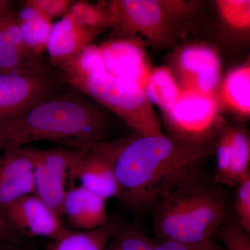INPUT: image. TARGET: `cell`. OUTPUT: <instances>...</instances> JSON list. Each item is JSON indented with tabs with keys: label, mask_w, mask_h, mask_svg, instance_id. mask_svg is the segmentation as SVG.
<instances>
[{
	"label": "cell",
	"mask_w": 250,
	"mask_h": 250,
	"mask_svg": "<svg viewBox=\"0 0 250 250\" xmlns=\"http://www.w3.org/2000/svg\"><path fill=\"white\" fill-rule=\"evenodd\" d=\"M218 135L188 138L174 134L118 139L116 172L122 204L149 209L166 191L214 155Z\"/></svg>",
	"instance_id": "cell-1"
},
{
	"label": "cell",
	"mask_w": 250,
	"mask_h": 250,
	"mask_svg": "<svg viewBox=\"0 0 250 250\" xmlns=\"http://www.w3.org/2000/svg\"><path fill=\"white\" fill-rule=\"evenodd\" d=\"M75 89L62 90L27 113L0 125V154L38 141L87 149L108 141L113 124L108 113Z\"/></svg>",
	"instance_id": "cell-2"
},
{
	"label": "cell",
	"mask_w": 250,
	"mask_h": 250,
	"mask_svg": "<svg viewBox=\"0 0 250 250\" xmlns=\"http://www.w3.org/2000/svg\"><path fill=\"white\" fill-rule=\"evenodd\" d=\"M228 204L213 177L197 169L151 206L154 240L195 243L213 238L229 215Z\"/></svg>",
	"instance_id": "cell-3"
},
{
	"label": "cell",
	"mask_w": 250,
	"mask_h": 250,
	"mask_svg": "<svg viewBox=\"0 0 250 250\" xmlns=\"http://www.w3.org/2000/svg\"><path fill=\"white\" fill-rule=\"evenodd\" d=\"M116 39L142 38L154 45L174 42L196 9L181 0H113L104 3Z\"/></svg>",
	"instance_id": "cell-4"
},
{
	"label": "cell",
	"mask_w": 250,
	"mask_h": 250,
	"mask_svg": "<svg viewBox=\"0 0 250 250\" xmlns=\"http://www.w3.org/2000/svg\"><path fill=\"white\" fill-rule=\"evenodd\" d=\"M62 82L119 117L141 136L164 134L161 122L137 82L107 72L83 77H62Z\"/></svg>",
	"instance_id": "cell-5"
},
{
	"label": "cell",
	"mask_w": 250,
	"mask_h": 250,
	"mask_svg": "<svg viewBox=\"0 0 250 250\" xmlns=\"http://www.w3.org/2000/svg\"><path fill=\"white\" fill-rule=\"evenodd\" d=\"M34 164V194L60 218L68 188L75 186L77 163L87 149L58 146L48 149L27 147Z\"/></svg>",
	"instance_id": "cell-6"
},
{
	"label": "cell",
	"mask_w": 250,
	"mask_h": 250,
	"mask_svg": "<svg viewBox=\"0 0 250 250\" xmlns=\"http://www.w3.org/2000/svg\"><path fill=\"white\" fill-rule=\"evenodd\" d=\"M65 85L58 71L52 69L30 73L0 72V125L58 95Z\"/></svg>",
	"instance_id": "cell-7"
},
{
	"label": "cell",
	"mask_w": 250,
	"mask_h": 250,
	"mask_svg": "<svg viewBox=\"0 0 250 250\" xmlns=\"http://www.w3.org/2000/svg\"><path fill=\"white\" fill-rule=\"evenodd\" d=\"M216 93L182 89L177 103L166 117L170 134L188 138L216 136L223 127L218 119Z\"/></svg>",
	"instance_id": "cell-8"
},
{
	"label": "cell",
	"mask_w": 250,
	"mask_h": 250,
	"mask_svg": "<svg viewBox=\"0 0 250 250\" xmlns=\"http://www.w3.org/2000/svg\"><path fill=\"white\" fill-rule=\"evenodd\" d=\"M118 139L102 141L87 149L75 170L80 186L107 201L116 198L123 202V192L117 179L116 161Z\"/></svg>",
	"instance_id": "cell-9"
},
{
	"label": "cell",
	"mask_w": 250,
	"mask_h": 250,
	"mask_svg": "<svg viewBox=\"0 0 250 250\" xmlns=\"http://www.w3.org/2000/svg\"><path fill=\"white\" fill-rule=\"evenodd\" d=\"M1 215L22 237H43L55 240L69 229L64 225L62 218L35 194L14 202Z\"/></svg>",
	"instance_id": "cell-10"
},
{
	"label": "cell",
	"mask_w": 250,
	"mask_h": 250,
	"mask_svg": "<svg viewBox=\"0 0 250 250\" xmlns=\"http://www.w3.org/2000/svg\"><path fill=\"white\" fill-rule=\"evenodd\" d=\"M175 67L182 89L216 93L221 62L214 49L205 45L187 46L177 54Z\"/></svg>",
	"instance_id": "cell-11"
},
{
	"label": "cell",
	"mask_w": 250,
	"mask_h": 250,
	"mask_svg": "<svg viewBox=\"0 0 250 250\" xmlns=\"http://www.w3.org/2000/svg\"><path fill=\"white\" fill-rule=\"evenodd\" d=\"M34 194V164L28 148L0 154V213L27 195Z\"/></svg>",
	"instance_id": "cell-12"
},
{
	"label": "cell",
	"mask_w": 250,
	"mask_h": 250,
	"mask_svg": "<svg viewBox=\"0 0 250 250\" xmlns=\"http://www.w3.org/2000/svg\"><path fill=\"white\" fill-rule=\"evenodd\" d=\"M99 46L108 73L134 81L144 88L151 70L139 41L113 39Z\"/></svg>",
	"instance_id": "cell-13"
},
{
	"label": "cell",
	"mask_w": 250,
	"mask_h": 250,
	"mask_svg": "<svg viewBox=\"0 0 250 250\" xmlns=\"http://www.w3.org/2000/svg\"><path fill=\"white\" fill-rule=\"evenodd\" d=\"M102 32L82 27L67 13L52 24L46 48L50 65L57 67L70 62L92 44Z\"/></svg>",
	"instance_id": "cell-14"
},
{
	"label": "cell",
	"mask_w": 250,
	"mask_h": 250,
	"mask_svg": "<svg viewBox=\"0 0 250 250\" xmlns=\"http://www.w3.org/2000/svg\"><path fill=\"white\" fill-rule=\"evenodd\" d=\"M106 200L79 185L67 190L62 204V215L68 228L88 231L103 226L107 222Z\"/></svg>",
	"instance_id": "cell-15"
},
{
	"label": "cell",
	"mask_w": 250,
	"mask_h": 250,
	"mask_svg": "<svg viewBox=\"0 0 250 250\" xmlns=\"http://www.w3.org/2000/svg\"><path fill=\"white\" fill-rule=\"evenodd\" d=\"M122 220L108 217L100 228L88 231L68 229L49 245L47 250H106Z\"/></svg>",
	"instance_id": "cell-16"
},
{
	"label": "cell",
	"mask_w": 250,
	"mask_h": 250,
	"mask_svg": "<svg viewBox=\"0 0 250 250\" xmlns=\"http://www.w3.org/2000/svg\"><path fill=\"white\" fill-rule=\"evenodd\" d=\"M16 18L26 47L31 53L41 56L47 48L52 21L39 10L27 5H23Z\"/></svg>",
	"instance_id": "cell-17"
},
{
	"label": "cell",
	"mask_w": 250,
	"mask_h": 250,
	"mask_svg": "<svg viewBox=\"0 0 250 250\" xmlns=\"http://www.w3.org/2000/svg\"><path fill=\"white\" fill-rule=\"evenodd\" d=\"M225 104L238 116L250 115V67L244 64L233 69L225 77L220 88Z\"/></svg>",
	"instance_id": "cell-18"
},
{
	"label": "cell",
	"mask_w": 250,
	"mask_h": 250,
	"mask_svg": "<svg viewBox=\"0 0 250 250\" xmlns=\"http://www.w3.org/2000/svg\"><path fill=\"white\" fill-rule=\"evenodd\" d=\"M144 90L151 104L160 108L165 114L173 108L182 93L172 70L166 67L151 70Z\"/></svg>",
	"instance_id": "cell-19"
},
{
	"label": "cell",
	"mask_w": 250,
	"mask_h": 250,
	"mask_svg": "<svg viewBox=\"0 0 250 250\" xmlns=\"http://www.w3.org/2000/svg\"><path fill=\"white\" fill-rule=\"evenodd\" d=\"M49 69L41 56L21 48L0 30V72L30 73Z\"/></svg>",
	"instance_id": "cell-20"
},
{
	"label": "cell",
	"mask_w": 250,
	"mask_h": 250,
	"mask_svg": "<svg viewBox=\"0 0 250 250\" xmlns=\"http://www.w3.org/2000/svg\"><path fill=\"white\" fill-rule=\"evenodd\" d=\"M231 164L225 185L235 187L249 172L250 140L248 131L241 126H229Z\"/></svg>",
	"instance_id": "cell-21"
},
{
	"label": "cell",
	"mask_w": 250,
	"mask_h": 250,
	"mask_svg": "<svg viewBox=\"0 0 250 250\" xmlns=\"http://www.w3.org/2000/svg\"><path fill=\"white\" fill-rule=\"evenodd\" d=\"M68 13L86 29L104 31L111 28V18L103 4H94L87 1H73Z\"/></svg>",
	"instance_id": "cell-22"
},
{
	"label": "cell",
	"mask_w": 250,
	"mask_h": 250,
	"mask_svg": "<svg viewBox=\"0 0 250 250\" xmlns=\"http://www.w3.org/2000/svg\"><path fill=\"white\" fill-rule=\"evenodd\" d=\"M106 250H153V240L139 229L122 220Z\"/></svg>",
	"instance_id": "cell-23"
},
{
	"label": "cell",
	"mask_w": 250,
	"mask_h": 250,
	"mask_svg": "<svg viewBox=\"0 0 250 250\" xmlns=\"http://www.w3.org/2000/svg\"><path fill=\"white\" fill-rule=\"evenodd\" d=\"M215 4L220 18L229 27L236 31L249 30L250 0H218Z\"/></svg>",
	"instance_id": "cell-24"
},
{
	"label": "cell",
	"mask_w": 250,
	"mask_h": 250,
	"mask_svg": "<svg viewBox=\"0 0 250 250\" xmlns=\"http://www.w3.org/2000/svg\"><path fill=\"white\" fill-rule=\"evenodd\" d=\"M215 236L227 250H250V232L242 228L236 218L230 216V214L218 229Z\"/></svg>",
	"instance_id": "cell-25"
},
{
	"label": "cell",
	"mask_w": 250,
	"mask_h": 250,
	"mask_svg": "<svg viewBox=\"0 0 250 250\" xmlns=\"http://www.w3.org/2000/svg\"><path fill=\"white\" fill-rule=\"evenodd\" d=\"M214 154L216 156V169L213 180L219 185H225L231 164L229 126H223L219 132Z\"/></svg>",
	"instance_id": "cell-26"
},
{
	"label": "cell",
	"mask_w": 250,
	"mask_h": 250,
	"mask_svg": "<svg viewBox=\"0 0 250 250\" xmlns=\"http://www.w3.org/2000/svg\"><path fill=\"white\" fill-rule=\"evenodd\" d=\"M235 187V218L242 228L250 233V171L238 181Z\"/></svg>",
	"instance_id": "cell-27"
},
{
	"label": "cell",
	"mask_w": 250,
	"mask_h": 250,
	"mask_svg": "<svg viewBox=\"0 0 250 250\" xmlns=\"http://www.w3.org/2000/svg\"><path fill=\"white\" fill-rule=\"evenodd\" d=\"M153 250H227L215 238L195 243L153 240Z\"/></svg>",
	"instance_id": "cell-28"
},
{
	"label": "cell",
	"mask_w": 250,
	"mask_h": 250,
	"mask_svg": "<svg viewBox=\"0 0 250 250\" xmlns=\"http://www.w3.org/2000/svg\"><path fill=\"white\" fill-rule=\"evenodd\" d=\"M74 1L71 0H26L23 5L32 6L52 21L54 18L65 16Z\"/></svg>",
	"instance_id": "cell-29"
},
{
	"label": "cell",
	"mask_w": 250,
	"mask_h": 250,
	"mask_svg": "<svg viewBox=\"0 0 250 250\" xmlns=\"http://www.w3.org/2000/svg\"><path fill=\"white\" fill-rule=\"evenodd\" d=\"M22 237L6 223L0 213V240L18 245Z\"/></svg>",
	"instance_id": "cell-30"
},
{
	"label": "cell",
	"mask_w": 250,
	"mask_h": 250,
	"mask_svg": "<svg viewBox=\"0 0 250 250\" xmlns=\"http://www.w3.org/2000/svg\"><path fill=\"white\" fill-rule=\"evenodd\" d=\"M11 4H12V1L9 0H0V19L12 12Z\"/></svg>",
	"instance_id": "cell-31"
},
{
	"label": "cell",
	"mask_w": 250,
	"mask_h": 250,
	"mask_svg": "<svg viewBox=\"0 0 250 250\" xmlns=\"http://www.w3.org/2000/svg\"><path fill=\"white\" fill-rule=\"evenodd\" d=\"M17 245L0 240V250H19Z\"/></svg>",
	"instance_id": "cell-32"
}]
</instances>
